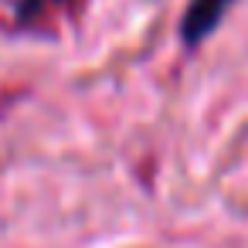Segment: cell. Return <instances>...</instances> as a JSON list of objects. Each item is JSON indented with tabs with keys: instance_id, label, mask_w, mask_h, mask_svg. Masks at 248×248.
<instances>
[{
	"instance_id": "1",
	"label": "cell",
	"mask_w": 248,
	"mask_h": 248,
	"mask_svg": "<svg viewBox=\"0 0 248 248\" xmlns=\"http://www.w3.org/2000/svg\"><path fill=\"white\" fill-rule=\"evenodd\" d=\"M224 7H228V0H194L184 17V41L197 45L201 38H207L214 31V24L221 21Z\"/></svg>"
}]
</instances>
